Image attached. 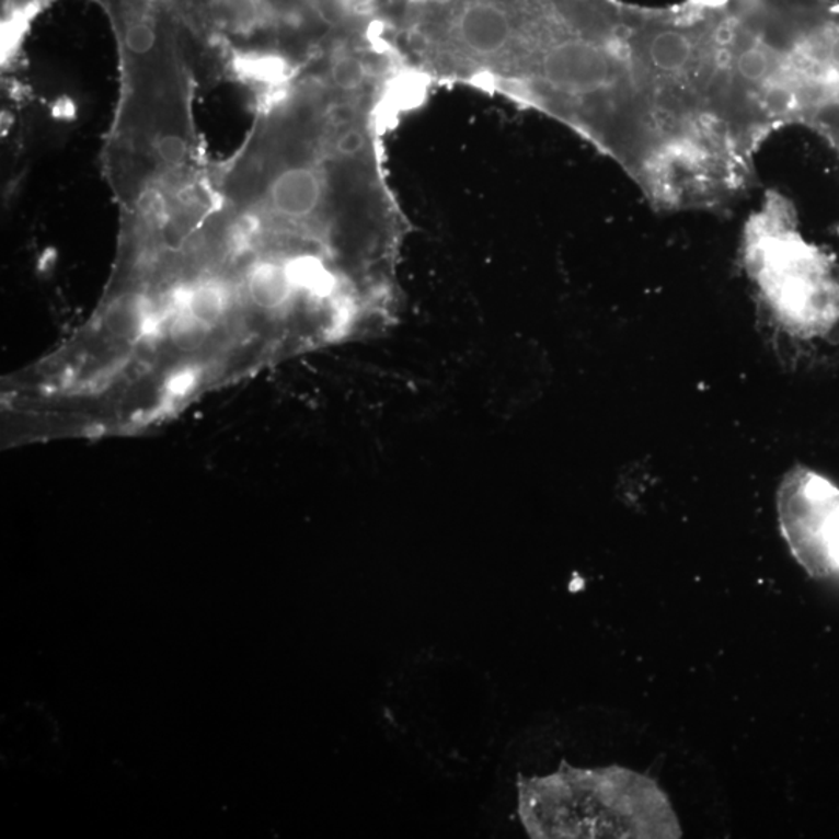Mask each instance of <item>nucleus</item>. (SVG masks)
I'll return each mask as SVG.
<instances>
[{
	"label": "nucleus",
	"mask_w": 839,
	"mask_h": 839,
	"mask_svg": "<svg viewBox=\"0 0 839 839\" xmlns=\"http://www.w3.org/2000/svg\"><path fill=\"white\" fill-rule=\"evenodd\" d=\"M228 292L221 285L203 284L188 292L185 310L198 318L199 321L211 325L220 321L222 314L228 310Z\"/></svg>",
	"instance_id": "obj_5"
},
{
	"label": "nucleus",
	"mask_w": 839,
	"mask_h": 839,
	"mask_svg": "<svg viewBox=\"0 0 839 839\" xmlns=\"http://www.w3.org/2000/svg\"><path fill=\"white\" fill-rule=\"evenodd\" d=\"M796 125L818 134L839 161V0L820 14L805 55Z\"/></svg>",
	"instance_id": "obj_4"
},
{
	"label": "nucleus",
	"mask_w": 839,
	"mask_h": 839,
	"mask_svg": "<svg viewBox=\"0 0 839 839\" xmlns=\"http://www.w3.org/2000/svg\"><path fill=\"white\" fill-rule=\"evenodd\" d=\"M744 262L765 302L786 330L804 337L839 322V278L829 255L797 229L796 211L768 192L745 226Z\"/></svg>",
	"instance_id": "obj_2"
},
{
	"label": "nucleus",
	"mask_w": 839,
	"mask_h": 839,
	"mask_svg": "<svg viewBox=\"0 0 839 839\" xmlns=\"http://www.w3.org/2000/svg\"><path fill=\"white\" fill-rule=\"evenodd\" d=\"M156 143H158L159 158L166 165H181L187 159V142L180 134H163Z\"/></svg>",
	"instance_id": "obj_9"
},
{
	"label": "nucleus",
	"mask_w": 839,
	"mask_h": 839,
	"mask_svg": "<svg viewBox=\"0 0 839 839\" xmlns=\"http://www.w3.org/2000/svg\"><path fill=\"white\" fill-rule=\"evenodd\" d=\"M147 311L136 297L120 299L107 310L105 324L111 333L122 337H131L143 330Z\"/></svg>",
	"instance_id": "obj_6"
},
{
	"label": "nucleus",
	"mask_w": 839,
	"mask_h": 839,
	"mask_svg": "<svg viewBox=\"0 0 839 839\" xmlns=\"http://www.w3.org/2000/svg\"><path fill=\"white\" fill-rule=\"evenodd\" d=\"M210 334V325L199 321L187 310L177 315L170 326V340L174 347L184 352H195L206 344Z\"/></svg>",
	"instance_id": "obj_7"
},
{
	"label": "nucleus",
	"mask_w": 839,
	"mask_h": 839,
	"mask_svg": "<svg viewBox=\"0 0 839 839\" xmlns=\"http://www.w3.org/2000/svg\"><path fill=\"white\" fill-rule=\"evenodd\" d=\"M518 816L533 839H679L667 794L648 775L611 765L519 775Z\"/></svg>",
	"instance_id": "obj_1"
},
{
	"label": "nucleus",
	"mask_w": 839,
	"mask_h": 839,
	"mask_svg": "<svg viewBox=\"0 0 839 839\" xmlns=\"http://www.w3.org/2000/svg\"><path fill=\"white\" fill-rule=\"evenodd\" d=\"M125 43L131 54L148 55L154 48V28L145 21L133 22L126 28Z\"/></svg>",
	"instance_id": "obj_8"
},
{
	"label": "nucleus",
	"mask_w": 839,
	"mask_h": 839,
	"mask_svg": "<svg viewBox=\"0 0 839 839\" xmlns=\"http://www.w3.org/2000/svg\"><path fill=\"white\" fill-rule=\"evenodd\" d=\"M779 525L796 562L813 578L839 575V489L794 467L778 490Z\"/></svg>",
	"instance_id": "obj_3"
}]
</instances>
